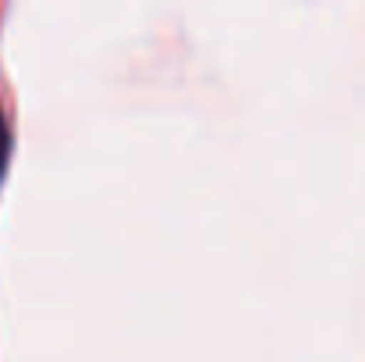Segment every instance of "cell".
<instances>
[{"label":"cell","instance_id":"1","mask_svg":"<svg viewBox=\"0 0 365 362\" xmlns=\"http://www.w3.org/2000/svg\"><path fill=\"white\" fill-rule=\"evenodd\" d=\"M7 153V131H4V121H0V156Z\"/></svg>","mask_w":365,"mask_h":362}]
</instances>
